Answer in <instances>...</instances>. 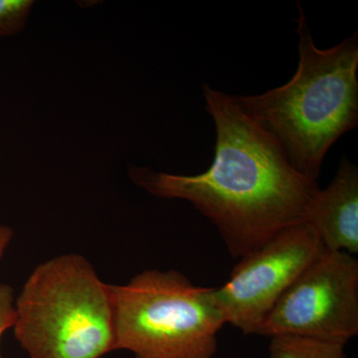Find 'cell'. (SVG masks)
<instances>
[{
	"label": "cell",
	"mask_w": 358,
	"mask_h": 358,
	"mask_svg": "<svg viewBox=\"0 0 358 358\" xmlns=\"http://www.w3.org/2000/svg\"><path fill=\"white\" fill-rule=\"evenodd\" d=\"M216 128L210 167L195 176L129 166L134 185L154 196L189 201L240 259L280 231L305 221L317 181L296 171L279 143L245 114L235 96L202 87Z\"/></svg>",
	"instance_id": "obj_1"
},
{
	"label": "cell",
	"mask_w": 358,
	"mask_h": 358,
	"mask_svg": "<svg viewBox=\"0 0 358 358\" xmlns=\"http://www.w3.org/2000/svg\"><path fill=\"white\" fill-rule=\"evenodd\" d=\"M298 69L288 83L253 96H234L301 176L317 181L324 157L358 122L357 33L331 48L313 42L298 3Z\"/></svg>",
	"instance_id": "obj_2"
},
{
	"label": "cell",
	"mask_w": 358,
	"mask_h": 358,
	"mask_svg": "<svg viewBox=\"0 0 358 358\" xmlns=\"http://www.w3.org/2000/svg\"><path fill=\"white\" fill-rule=\"evenodd\" d=\"M15 310L14 334L29 358H101L115 350L110 284L80 254L37 266Z\"/></svg>",
	"instance_id": "obj_3"
},
{
	"label": "cell",
	"mask_w": 358,
	"mask_h": 358,
	"mask_svg": "<svg viewBox=\"0 0 358 358\" xmlns=\"http://www.w3.org/2000/svg\"><path fill=\"white\" fill-rule=\"evenodd\" d=\"M110 287L115 350L136 358H213L226 324L215 288L157 268Z\"/></svg>",
	"instance_id": "obj_4"
},
{
	"label": "cell",
	"mask_w": 358,
	"mask_h": 358,
	"mask_svg": "<svg viewBox=\"0 0 358 358\" xmlns=\"http://www.w3.org/2000/svg\"><path fill=\"white\" fill-rule=\"evenodd\" d=\"M357 334V259L346 252L327 250L282 294L258 336L346 345Z\"/></svg>",
	"instance_id": "obj_5"
},
{
	"label": "cell",
	"mask_w": 358,
	"mask_h": 358,
	"mask_svg": "<svg viewBox=\"0 0 358 358\" xmlns=\"http://www.w3.org/2000/svg\"><path fill=\"white\" fill-rule=\"evenodd\" d=\"M326 251L315 230L301 222L241 257L229 279L214 289L226 324L258 334L282 294Z\"/></svg>",
	"instance_id": "obj_6"
},
{
	"label": "cell",
	"mask_w": 358,
	"mask_h": 358,
	"mask_svg": "<svg viewBox=\"0 0 358 358\" xmlns=\"http://www.w3.org/2000/svg\"><path fill=\"white\" fill-rule=\"evenodd\" d=\"M327 251L358 253V171L343 157L329 186L319 189L305 221Z\"/></svg>",
	"instance_id": "obj_7"
},
{
	"label": "cell",
	"mask_w": 358,
	"mask_h": 358,
	"mask_svg": "<svg viewBox=\"0 0 358 358\" xmlns=\"http://www.w3.org/2000/svg\"><path fill=\"white\" fill-rule=\"evenodd\" d=\"M345 345L315 339L277 336L271 338L270 358H348Z\"/></svg>",
	"instance_id": "obj_8"
},
{
	"label": "cell",
	"mask_w": 358,
	"mask_h": 358,
	"mask_svg": "<svg viewBox=\"0 0 358 358\" xmlns=\"http://www.w3.org/2000/svg\"><path fill=\"white\" fill-rule=\"evenodd\" d=\"M34 4L33 0H0V37L20 34Z\"/></svg>",
	"instance_id": "obj_9"
},
{
	"label": "cell",
	"mask_w": 358,
	"mask_h": 358,
	"mask_svg": "<svg viewBox=\"0 0 358 358\" xmlns=\"http://www.w3.org/2000/svg\"><path fill=\"white\" fill-rule=\"evenodd\" d=\"M15 320V298L13 287L0 282V341L7 329L14 327ZM0 358H2L1 350Z\"/></svg>",
	"instance_id": "obj_10"
},
{
	"label": "cell",
	"mask_w": 358,
	"mask_h": 358,
	"mask_svg": "<svg viewBox=\"0 0 358 358\" xmlns=\"http://www.w3.org/2000/svg\"><path fill=\"white\" fill-rule=\"evenodd\" d=\"M13 235L14 231L13 228L1 223V221H0V261H1L2 257L6 253L7 247L10 244Z\"/></svg>",
	"instance_id": "obj_11"
}]
</instances>
